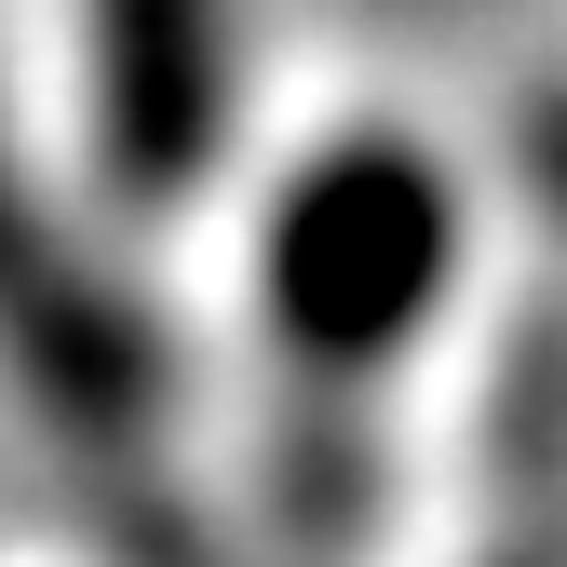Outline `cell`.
Returning <instances> with one entry per match:
<instances>
[{
	"mask_svg": "<svg viewBox=\"0 0 567 567\" xmlns=\"http://www.w3.org/2000/svg\"><path fill=\"white\" fill-rule=\"evenodd\" d=\"M460 270V203L446 176L392 150V135H351L324 150L270 217V324L311 351V365H392V351L433 324Z\"/></svg>",
	"mask_w": 567,
	"mask_h": 567,
	"instance_id": "6da1fadb",
	"label": "cell"
},
{
	"mask_svg": "<svg viewBox=\"0 0 567 567\" xmlns=\"http://www.w3.org/2000/svg\"><path fill=\"white\" fill-rule=\"evenodd\" d=\"M95 122L122 189H176L217 135V0H95Z\"/></svg>",
	"mask_w": 567,
	"mask_h": 567,
	"instance_id": "7a4b0ae2",
	"label": "cell"
},
{
	"mask_svg": "<svg viewBox=\"0 0 567 567\" xmlns=\"http://www.w3.org/2000/svg\"><path fill=\"white\" fill-rule=\"evenodd\" d=\"M527 163H540V189L567 203V109H540V150H527Z\"/></svg>",
	"mask_w": 567,
	"mask_h": 567,
	"instance_id": "3957f363",
	"label": "cell"
}]
</instances>
